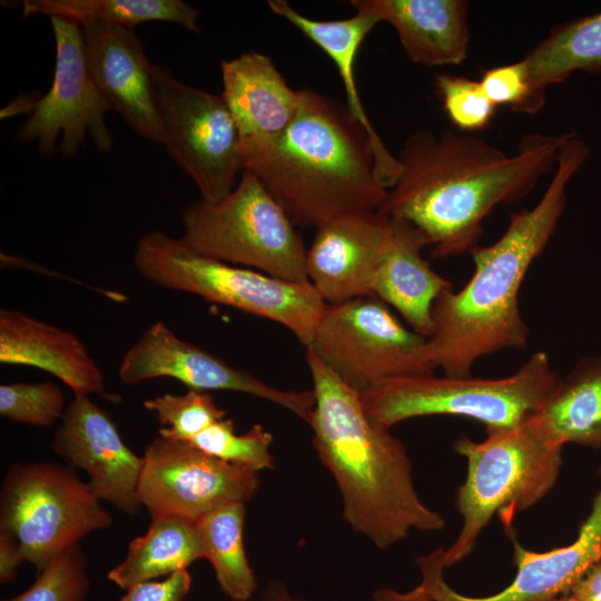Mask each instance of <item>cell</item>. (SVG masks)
Returning a JSON list of instances; mask_svg holds the SVG:
<instances>
[{
	"mask_svg": "<svg viewBox=\"0 0 601 601\" xmlns=\"http://www.w3.org/2000/svg\"><path fill=\"white\" fill-rule=\"evenodd\" d=\"M569 135L530 134L509 155L472 134L421 129L405 139L400 176L377 210L418 228L432 257L470 253L495 207L520 201L555 168Z\"/></svg>",
	"mask_w": 601,
	"mask_h": 601,
	"instance_id": "1",
	"label": "cell"
},
{
	"mask_svg": "<svg viewBox=\"0 0 601 601\" xmlns=\"http://www.w3.org/2000/svg\"><path fill=\"white\" fill-rule=\"evenodd\" d=\"M588 157L587 144L570 134L540 200L513 213L497 240L473 247L470 279L461 289L452 287L436 299L426 353L444 375L471 376L479 358L528 346L529 327L519 307L520 288L556 230L566 204V187Z\"/></svg>",
	"mask_w": 601,
	"mask_h": 601,
	"instance_id": "2",
	"label": "cell"
},
{
	"mask_svg": "<svg viewBox=\"0 0 601 601\" xmlns=\"http://www.w3.org/2000/svg\"><path fill=\"white\" fill-rule=\"evenodd\" d=\"M305 361L315 396L308 423L313 444L336 482L351 529L378 549L400 543L414 530H442L444 518L417 493L405 445L373 425L359 393L308 349Z\"/></svg>",
	"mask_w": 601,
	"mask_h": 601,
	"instance_id": "3",
	"label": "cell"
},
{
	"mask_svg": "<svg viewBox=\"0 0 601 601\" xmlns=\"http://www.w3.org/2000/svg\"><path fill=\"white\" fill-rule=\"evenodd\" d=\"M299 92L292 124L245 169L260 180L296 227L377 210L387 189L376 177L370 135L346 104L308 88Z\"/></svg>",
	"mask_w": 601,
	"mask_h": 601,
	"instance_id": "4",
	"label": "cell"
},
{
	"mask_svg": "<svg viewBox=\"0 0 601 601\" xmlns=\"http://www.w3.org/2000/svg\"><path fill=\"white\" fill-rule=\"evenodd\" d=\"M476 442L461 435L453 450L466 460V477L455 494L462 526L443 552L445 568L465 560L492 518L499 513L508 526L514 515L540 502L555 485L563 447L542 443L525 425L485 427Z\"/></svg>",
	"mask_w": 601,
	"mask_h": 601,
	"instance_id": "5",
	"label": "cell"
},
{
	"mask_svg": "<svg viewBox=\"0 0 601 601\" xmlns=\"http://www.w3.org/2000/svg\"><path fill=\"white\" fill-rule=\"evenodd\" d=\"M134 265L155 285L275 322L305 347L326 306L309 282L293 283L200 255L162 231L138 240Z\"/></svg>",
	"mask_w": 601,
	"mask_h": 601,
	"instance_id": "6",
	"label": "cell"
},
{
	"mask_svg": "<svg viewBox=\"0 0 601 601\" xmlns=\"http://www.w3.org/2000/svg\"><path fill=\"white\" fill-rule=\"evenodd\" d=\"M559 380L545 352L533 353L501 378L415 375L395 378L359 394L367 418L378 428L428 415H454L485 427L523 424Z\"/></svg>",
	"mask_w": 601,
	"mask_h": 601,
	"instance_id": "7",
	"label": "cell"
},
{
	"mask_svg": "<svg viewBox=\"0 0 601 601\" xmlns=\"http://www.w3.org/2000/svg\"><path fill=\"white\" fill-rule=\"evenodd\" d=\"M181 221L180 239L195 253L279 279L308 282L307 248L297 227L250 170H243L221 200L190 204Z\"/></svg>",
	"mask_w": 601,
	"mask_h": 601,
	"instance_id": "8",
	"label": "cell"
},
{
	"mask_svg": "<svg viewBox=\"0 0 601 601\" xmlns=\"http://www.w3.org/2000/svg\"><path fill=\"white\" fill-rule=\"evenodd\" d=\"M88 482L55 462L13 464L0 492V531L12 534L39 571L88 534L112 525Z\"/></svg>",
	"mask_w": 601,
	"mask_h": 601,
	"instance_id": "9",
	"label": "cell"
},
{
	"mask_svg": "<svg viewBox=\"0 0 601 601\" xmlns=\"http://www.w3.org/2000/svg\"><path fill=\"white\" fill-rule=\"evenodd\" d=\"M426 341L366 296L326 304L306 349L361 394L395 378L435 374Z\"/></svg>",
	"mask_w": 601,
	"mask_h": 601,
	"instance_id": "10",
	"label": "cell"
},
{
	"mask_svg": "<svg viewBox=\"0 0 601 601\" xmlns=\"http://www.w3.org/2000/svg\"><path fill=\"white\" fill-rule=\"evenodd\" d=\"M152 77L164 146L193 179L201 200H221L244 170L238 129L223 95L183 83L166 66L152 63Z\"/></svg>",
	"mask_w": 601,
	"mask_h": 601,
	"instance_id": "11",
	"label": "cell"
},
{
	"mask_svg": "<svg viewBox=\"0 0 601 601\" xmlns=\"http://www.w3.org/2000/svg\"><path fill=\"white\" fill-rule=\"evenodd\" d=\"M50 22L56 42L52 85L33 105L16 139L37 142L42 157L52 156L58 140L61 156L75 157L87 137L98 150L108 151L114 142L106 114L112 109L91 78L82 28L58 17Z\"/></svg>",
	"mask_w": 601,
	"mask_h": 601,
	"instance_id": "12",
	"label": "cell"
},
{
	"mask_svg": "<svg viewBox=\"0 0 601 601\" xmlns=\"http://www.w3.org/2000/svg\"><path fill=\"white\" fill-rule=\"evenodd\" d=\"M258 472L210 456L188 442L156 437L142 454L138 497L151 519L197 522L231 502L250 500Z\"/></svg>",
	"mask_w": 601,
	"mask_h": 601,
	"instance_id": "13",
	"label": "cell"
},
{
	"mask_svg": "<svg viewBox=\"0 0 601 601\" xmlns=\"http://www.w3.org/2000/svg\"><path fill=\"white\" fill-rule=\"evenodd\" d=\"M118 376L124 384L170 377L189 390L231 391L272 402L309 423L313 391H283L229 365L201 347L179 338L164 322L148 327L124 354Z\"/></svg>",
	"mask_w": 601,
	"mask_h": 601,
	"instance_id": "14",
	"label": "cell"
},
{
	"mask_svg": "<svg viewBox=\"0 0 601 601\" xmlns=\"http://www.w3.org/2000/svg\"><path fill=\"white\" fill-rule=\"evenodd\" d=\"M601 482V465L598 469ZM516 574L503 590L486 597L457 592L444 579L443 549L418 556L422 582L436 601H552L570 593L577 583L601 562V485L578 536L568 545L534 552L513 540Z\"/></svg>",
	"mask_w": 601,
	"mask_h": 601,
	"instance_id": "15",
	"label": "cell"
},
{
	"mask_svg": "<svg viewBox=\"0 0 601 601\" xmlns=\"http://www.w3.org/2000/svg\"><path fill=\"white\" fill-rule=\"evenodd\" d=\"M392 239V218L378 210L325 221L315 227L307 248V280L326 304L373 296V282Z\"/></svg>",
	"mask_w": 601,
	"mask_h": 601,
	"instance_id": "16",
	"label": "cell"
},
{
	"mask_svg": "<svg viewBox=\"0 0 601 601\" xmlns=\"http://www.w3.org/2000/svg\"><path fill=\"white\" fill-rule=\"evenodd\" d=\"M51 447L88 474L100 500L128 515L139 512L142 456L126 445L110 415L90 396H73L68 403Z\"/></svg>",
	"mask_w": 601,
	"mask_h": 601,
	"instance_id": "17",
	"label": "cell"
},
{
	"mask_svg": "<svg viewBox=\"0 0 601 601\" xmlns=\"http://www.w3.org/2000/svg\"><path fill=\"white\" fill-rule=\"evenodd\" d=\"M88 68L100 93L128 126L146 139L165 144L152 63L130 29L105 22L81 26Z\"/></svg>",
	"mask_w": 601,
	"mask_h": 601,
	"instance_id": "18",
	"label": "cell"
},
{
	"mask_svg": "<svg viewBox=\"0 0 601 601\" xmlns=\"http://www.w3.org/2000/svg\"><path fill=\"white\" fill-rule=\"evenodd\" d=\"M221 79L245 169L286 131L298 110L300 92L287 85L268 56L256 51L223 60Z\"/></svg>",
	"mask_w": 601,
	"mask_h": 601,
	"instance_id": "19",
	"label": "cell"
},
{
	"mask_svg": "<svg viewBox=\"0 0 601 601\" xmlns=\"http://www.w3.org/2000/svg\"><path fill=\"white\" fill-rule=\"evenodd\" d=\"M0 362L46 371L73 396L106 392L101 370L75 333L18 309H0Z\"/></svg>",
	"mask_w": 601,
	"mask_h": 601,
	"instance_id": "20",
	"label": "cell"
},
{
	"mask_svg": "<svg viewBox=\"0 0 601 601\" xmlns=\"http://www.w3.org/2000/svg\"><path fill=\"white\" fill-rule=\"evenodd\" d=\"M353 8L390 23L407 58L415 63L451 66L469 52V2L464 0H352Z\"/></svg>",
	"mask_w": 601,
	"mask_h": 601,
	"instance_id": "21",
	"label": "cell"
},
{
	"mask_svg": "<svg viewBox=\"0 0 601 601\" xmlns=\"http://www.w3.org/2000/svg\"><path fill=\"white\" fill-rule=\"evenodd\" d=\"M392 221V244L376 272L372 295L395 308L414 332L430 337L434 304L453 285L423 258V248L430 246L426 236L404 219Z\"/></svg>",
	"mask_w": 601,
	"mask_h": 601,
	"instance_id": "22",
	"label": "cell"
},
{
	"mask_svg": "<svg viewBox=\"0 0 601 601\" xmlns=\"http://www.w3.org/2000/svg\"><path fill=\"white\" fill-rule=\"evenodd\" d=\"M268 7L273 13L296 27L334 62L346 92V106L372 139L376 177L385 189H390L400 176L401 164L398 158L388 151L368 119L354 73L358 48L380 22L378 19L362 8H354L356 13L351 18L322 21L299 13L285 0H269Z\"/></svg>",
	"mask_w": 601,
	"mask_h": 601,
	"instance_id": "23",
	"label": "cell"
},
{
	"mask_svg": "<svg viewBox=\"0 0 601 601\" xmlns=\"http://www.w3.org/2000/svg\"><path fill=\"white\" fill-rule=\"evenodd\" d=\"M525 425L545 445L601 447V355L579 359Z\"/></svg>",
	"mask_w": 601,
	"mask_h": 601,
	"instance_id": "24",
	"label": "cell"
},
{
	"mask_svg": "<svg viewBox=\"0 0 601 601\" xmlns=\"http://www.w3.org/2000/svg\"><path fill=\"white\" fill-rule=\"evenodd\" d=\"M522 61L529 82L522 114L533 115L543 107L548 87L578 71L601 73V11L555 26Z\"/></svg>",
	"mask_w": 601,
	"mask_h": 601,
	"instance_id": "25",
	"label": "cell"
},
{
	"mask_svg": "<svg viewBox=\"0 0 601 601\" xmlns=\"http://www.w3.org/2000/svg\"><path fill=\"white\" fill-rule=\"evenodd\" d=\"M206 550L196 522L180 518L151 519L144 535L128 545L125 559L108 572V580L127 590L130 587L169 577L205 559Z\"/></svg>",
	"mask_w": 601,
	"mask_h": 601,
	"instance_id": "26",
	"label": "cell"
},
{
	"mask_svg": "<svg viewBox=\"0 0 601 601\" xmlns=\"http://www.w3.org/2000/svg\"><path fill=\"white\" fill-rule=\"evenodd\" d=\"M22 13L63 18L80 26L105 22L130 30L148 21H167L200 32L199 11L180 0H24Z\"/></svg>",
	"mask_w": 601,
	"mask_h": 601,
	"instance_id": "27",
	"label": "cell"
},
{
	"mask_svg": "<svg viewBox=\"0 0 601 601\" xmlns=\"http://www.w3.org/2000/svg\"><path fill=\"white\" fill-rule=\"evenodd\" d=\"M245 503H227L196 523L205 544V559L223 592L233 601H247L257 590L244 545Z\"/></svg>",
	"mask_w": 601,
	"mask_h": 601,
	"instance_id": "28",
	"label": "cell"
},
{
	"mask_svg": "<svg viewBox=\"0 0 601 601\" xmlns=\"http://www.w3.org/2000/svg\"><path fill=\"white\" fill-rule=\"evenodd\" d=\"M161 425L159 436L189 442L196 435L226 417L208 392L188 390L185 394L165 393L144 401Z\"/></svg>",
	"mask_w": 601,
	"mask_h": 601,
	"instance_id": "29",
	"label": "cell"
},
{
	"mask_svg": "<svg viewBox=\"0 0 601 601\" xmlns=\"http://www.w3.org/2000/svg\"><path fill=\"white\" fill-rule=\"evenodd\" d=\"M272 442L273 435L262 425L255 424L247 432L236 434L233 421L225 417L188 443L210 456L259 472L274 466Z\"/></svg>",
	"mask_w": 601,
	"mask_h": 601,
	"instance_id": "30",
	"label": "cell"
},
{
	"mask_svg": "<svg viewBox=\"0 0 601 601\" xmlns=\"http://www.w3.org/2000/svg\"><path fill=\"white\" fill-rule=\"evenodd\" d=\"M89 578L79 544L57 555L20 594L2 601H88Z\"/></svg>",
	"mask_w": 601,
	"mask_h": 601,
	"instance_id": "31",
	"label": "cell"
},
{
	"mask_svg": "<svg viewBox=\"0 0 601 601\" xmlns=\"http://www.w3.org/2000/svg\"><path fill=\"white\" fill-rule=\"evenodd\" d=\"M66 407L62 391L51 382L0 385V414L11 421L50 427L62 418Z\"/></svg>",
	"mask_w": 601,
	"mask_h": 601,
	"instance_id": "32",
	"label": "cell"
},
{
	"mask_svg": "<svg viewBox=\"0 0 601 601\" xmlns=\"http://www.w3.org/2000/svg\"><path fill=\"white\" fill-rule=\"evenodd\" d=\"M435 93L455 128L472 134L487 128L496 106L486 97L480 81L442 72L435 76Z\"/></svg>",
	"mask_w": 601,
	"mask_h": 601,
	"instance_id": "33",
	"label": "cell"
},
{
	"mask_svg": "<svg viewBox=\"0 0 601 601\" xmlns=\"http://www.w3.org/2000/svg\"><path fill=\"white\" fill-rule=\"evenodd\" d=\"M486 97L497 106L521 112L529 97L525 66L521 60L485 69L479 80Z\"/></svg>",
	"mask_w": 601,
	"mask_h": 601,
	"instance_id": "34",
	"label": "cell"
},
{
	"mask_svg": "<svg viewBox=\"0 0 601 601\" xmlns=\"http://www.w3.org/2000/svg\"><path fill=\"white\" fill-rule=\"evenodd\" d=\"M193 579L188 570L176 572L161 581H146L126 590L119 601H184Z\"/></svg>",
	"mask_w": 601,
	"mask_h": 601,
	"instance_id": "35",
	"label": "cell"
},
{
	"mask_svg": "<svg viewBox=\"0 0 601 601\" xmlns=\"http://www.w3.org/2000/svg\"><path fill=\"white\" fill-rule=\"evenodd\" d=\"M24 562L21 548L17 539L4 531H0V581L8 583L18 574L19 565Z\"/></svg>",
	"mask_w": 601,
	"mask_h": 601,
	"instance_id": "36",
	"label": "cell"
},
{
	"mask_svg": "<svg viewBox=\"0 0 601 601\" xmlns=\"http://www.w3.org/2000/svg\"><path fill=\"white\" fill-rule=\"evenodd\" d=\"M570 593L579 601H601V562L594 565Z\"/></svg>",
	"mask_w": 601,
	"mask_h": 601,
	"instance_id": "37",
	"label": "cell"
},
{
	"mask_svg": "<svg viewBox=\"0 0 601 601\" xmlns=\"http://www.w3.org/2000/svg\"><path fill=\"white\" fill-rule=\"evenodd\" d=\"M373 599L374 601H436L423 583L407 592L392 588H378L375 590Z\"/></svg>",
	"mask_w": 601,
	"mask_h": 601,
	"instance_id": "38",
	"label": "cell"
},
{
	"mask_svg": "<svg viewBox=\"0 0 601 601\" xmlns=\"http://www.w3.org/2000/svg\"><path fill=\"white\" fill-rule=\"evenodd\" d=\"M262 601H300L290 595L288 590L280 583L269 585L263 594Z\"/></svg>",
	"mask_w": 601,
	"mask_h": 601,
	"instance_id": "39",
	"label": "cell"
},
{
	"mask_svg": "<svg viewBox=\"0 0 601 601\" xmlns=\"http://www.w3.org/2000/svg\"><path fill=\"white\" fill-rule=\"evenodd\" d=\"M552 601H579V600L572 593H565V594L559 595Z\"/></svg>",
	"mask_w": 601,
	"mask_h": 601,
	"instance_id": "40",
	"label": "cell"
}]
</instances>
